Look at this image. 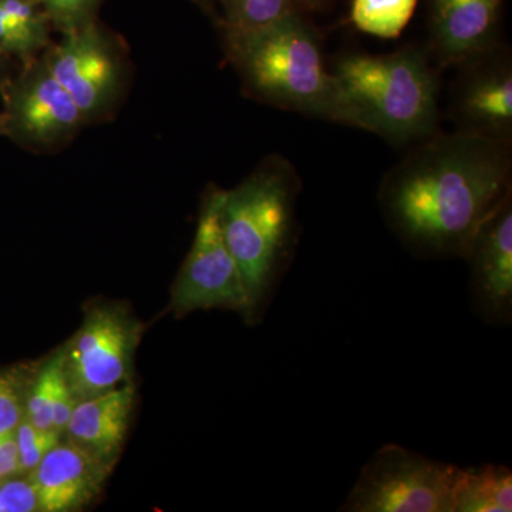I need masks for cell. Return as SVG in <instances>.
I'll return each instance as SVG.
<instances>
[{"instance_id":"obj_13","label":"cell","mask_w":512,"mask_h":512,"mask_svg":"<svg viewBox=\"0 0 512 512\" xmlns=\"http://www.w3.org/2000/svg\"><path fill=\"white\" fill-rule=\"evenodd\" d=\"M107 466L73 441L57 444L30 471L40 511L69 512L89 504L99 494Z\"/></svg>"},{"instance_id":"obj_11","label":"cell","mask_w":512,"mask_h":512,"mask_svg":"<svg viewBox=\"0 0 512 512\" xmlns=\"http://www.w3.org/2000/svg\"><path fill=\"white\" fill-rule=\"evenodd\" d=\"M464 259L470 264L471 306L485 325L512 322V195L483 222Z\"/></svg>"},{"instance_id":"obj_21","label":"cell","mask_w":512,"mask_h":512,"mask_svg":"<svg viewBox=\"0 0 512 512\" xmlns=\"http://www.w3.org/2000/svg\"><path fill=\"white\" fill-rule=\"evenodd\" d=\"M22 419V379L16 373L0 375V434L15 431Z\"/></svg>"},{"instance_id":"obj_2","label":"cell","mask_w":512,"mask_h":512,"mask_svg":"<svg viewBox=\"0 0 512 512\" xmlns=\"http://www.w3.org/2000/svg\"><path fill=\"white\" fill-rule=\"evenodd\" d=\"M224 32L228 59L255 99L343 124L339 87L323 55L322 36L303 10L261 28Z\"/></svg>"},{"instance_id":"obj_5","label":"cell","mask_w":512,"mask_h":512,"mask_svg":"<svg viewBox=\"0 0 512 512\" xmlns=\"http://www.w3.org/2000/svg\"><path fill=\"white\" fill-rule=\"evenodd\" d=\"M460 467L384 444L370 457L342 512H453Z\"/></svg>"},{"instance_id":"obj_23","label":"cell","mask_w":512,"mask_h":512,"mask_svg":"<svg viewBox=\"0 0 512 512\" xmlns=\"http://www.w3.org/2000/svg\"><path fill=\"white\" fill-rule=\"evenodd\" d=\"M20 473L15 431L0 434V483Z\"/></svg>"},{"instance_id":"obj_14","label":"cell","mask_w":512,"mask_h":512,"mask_svg":"<svg viewBox=\"0 0 512 512\" xmlns=\"http://www.w3.org/2000/svg\"><path fill=\"white\" fill-rule=\"evenodd\" d=\"M130 382L109 392L80 400L74 406L66 430L70 441L109 464L119 453L134 406Z\"/></svg>"},{"instance_id":"obj_15","label":"cell","mask_w":512,"mask_h":512,"mask_svg":"<svg viewBox=\"0 0 512 512\" xmlns=\"http://www.w3.org/2000/svg\"><path fill=\"white\" fill-rule=\"evenodd\" d=\"M66 346L40 370L26 402V419L39 429L66 430L77 400L66 376Z\"/></svg>"},{"instance_id":"obj_24","label":"cell","mask_w":512,"mask_h":512,"mask_svg":"<svg viewBox=\"0 0 512 512\" xmlns=\"http://www.w3.org/2000/svg\"><path fill=\"white\" fill-rule=\"evenodd\" d=\"M8 63L9 60L0 57V90H2V87L5 86L6 83H8L10 77H12L8 73Z\"/></svg>"},{"instance_id":"obj_9","label":"cell","mask_w":512,"mask_h":512,"mask_svg":"<svg viewBox=\"0 0 512 512\" xmlns=\"http://www.w3.org/2000/svg\"><path fill=\"white\" fill-rule=\"evenodd\" d=\"M47 69L73 97L84 120L106 116L120 96L123 62L113 40L96 20L63 33L42 55Z\"/></svg>"},{"instance_id":"obj_3","label":"cell","mask_w":512,"mask_h":512,"mask_svg":"<svg viewBox=\"0 0 512 512\" xmlns=\"http://www.w3.org/2000/svg\"><path fill=\"white\" fill-rule=\"evenodd\" d=\"M330 72L339 87L343 126L370 131L394 146L437 133L440 74L426 50L406 46L389 55L345 53Z\"/></svg>"},{"instance_id":"obj_16","label":"cell","mask_w":512,"mask_h":512,"mask_svg":"<svg viewBox=\"0 0 512 512\" xmlns=\"http://www.w3.org/2000/svg\"><path fill=\"white\" fill-rule=\"evenodd\" d=\"M512 471L498 464L460 468L453 512H511Z\"/></svg>"},{"instance_id":"obj_4","label":"cell","mask_w":512,"mask_h":512,"mask_svg":"<svg viewBox=\"0 0 512 512\" xmlns=\"http://www.w3.org/2000/svg\"><path fill=\"white\" fill-rule=\"evenodd\" d=\"M301 188L293 165L272 156L244 183L225 191L222 231L247 286L251 322L261 315L291 265Z\"/></svg>"},{"instance_id":"obj_12","label":"cell","mask_w":512,"mask_h":512,"mask_svg":"<svg viewBox=\"0 0 512 512\" xmlns=\"http://www.w3.org/2000/svg\"><path fill=\"white\" fill-rule=\"evenodd\" d=\"M503 0H430V55L460 66L497 45Z\"/></svg>"},{"instance_id":"obj_10","label":"cell","mask_w":512,"mask_h":512,"mask_svg":"<svg viewBox=\"0 0 512 512\" xmlns=\"http://www.w3.org/2000/svg\"><path fill=\"white\" fill-rule=\"evenodd\" d=\"M458 67L451 99L457 130L511 144L512 63L507 50L495 45Z\"/></svg>"},{"instance_id":"obj_26","label":"cell","mask_w":512,"mask_h":512,"mask_svg":"<svg viewBox=\"0 0 512 512\" xmlns=\"http://www.w3.org/2000/svg\"><path fill=\"white\" fill-rule=\"evenodd\" d=\"M0 137H6V123L2 111H0Z\"/></svg>"},{"instance_id":"obj_27","label":"cell","mask_w":512,"mask_h":512,"mask_svg":"<svg viewBox=\"0 0 512 512\" xmlns=\"http://www.w3.org/2000/svg\"><path fill=\"white\" fill-rule=\"evenodd\" d=\"M195 2H197L198 5H201L202 8L212 9V6H214L215 0H195Z\"/></svg>"},{"instance_id":"obj_25","label":"cell","mask_w":512,"mask_h":512,"mask_svg":"<svg viewBox=\"0 0 512 512\" xmlns=\"http://www.w3.org/2000/svg\"><path fill=\"white\" fill-rule=\"evenodd\" d=\"M303 2H305V9L313 10L322 8L329 0H303Z\"/></svg>"},{"instance_id":"obj_19","label":"cell","mask_w":512,"mask_h":512,"mask_svg":"<svg viewBox=\"0 0 512 512\" xmlns=\"http://www.w3.org/2000/svg\"><path fill=\"white\" fill-rule=\"evenodd\" d=\"M16 446H18L20 473L35 470L43 457L60 443V433L56 430L39 429L33 426L26 417L20 420L15 430Z\"/></svg>"},{"instance_id":"obj_1","label":"cell","mask_w":512,"mask_h":512,"mask_svg":"<svg viewBox=\"0 0 512 512\" xmlns=\"http://www.w3.org/2000/svg\"><path fill=\"white\" fill-rule=\"evenodd\" d=\"M511 195V144L456 128L416 143L384 175L379 205L417 258L464 259L478 228Z\"/></svg>"},{"instance_id":"obj_6","label":"cell","mask_w":512,"mask_h":512,"mask_svg":"<svg viewBox=\"0 0 512 512\" xmlns=\"http://www.w3.org/2000/svg\"><path fill=\"white\" fill-rule=\"evenodd\" d=\"M225 190L208 188L202 201L194 242L173 288L171 305L177 313L228 309L251 320V301L241 269L222 231Z\"/></svg>"},{"instance_id":"obj_17","label":"cell","mask_w":512,"mask_h":512,"mask_svg":"<svg viewBox=\"0 0 512 512\" xmlns=\"http://www.w3.org/2000/svg\"><path fill=\"white\" fill-rule=\"evenodd\" d=\"M419 0H352L350 22L360 32L396 39L412 20Z\"/></svg>"},{"instance_id":"obj_20","label":"cell","mask_w":512,"mask_h":512,"mask_svg":"<svg viewBox=\"0 0 512 512\" xmlns=\"http://www.w3.org/2000/svg\"><path fill=\"white\" fill-rule=\"evenodd\" d=\"M45 10L52 28L60 33L72 32L93 22L101 0H37Z\"/></svg>"},{"instance_id":"obj_18","label":"cell","mask_w":512,"mask_h":512,"mask_svg":"<svg viewBox=\"0 0 512 512\" xmlns=\"http://www.w3.org/2000/svg\"><path fill=\"white\" fill-rule=\"evenodd\" d=\"M224 30H249L274 23L296 10H306L303 0H220Z\"/></svg>"},{"instance_id":"obj_8","label":"cell","mask_w":512,"mask_h":512,"mask_svg":"<svg viewBox=\"0 0 512 512\" xmlns=\"http://www.w3.org/2000/svg\"><path fill=\"white\" fill-rule=\"evenodd\" d=\"M140 326L116 305L96 306L66 346V376L77 402L130 382Z\"/></svg>"},{"instance_id":"obj_7","label":"cell","mask_w":512,"mask_h":512,"mask_svg":"<svg viewBox=\"0 0 512 512\" xmlns=\"http://www.w3.org/2000/svg\"><path fill=\"white\" fill-rule=\"evenodd\" d=\"M6 137L26 150H57L86 123L73 97L47 69L42 56L23 66L0 90Z\"/></svg>"},{"instance_id":"obj_22","label":"cell","mask_w":512,"mask_h":512,"mask_svg":"<svg viewBox=\"0 0 512 512\" xmlns=\"http://www.w3.org/2000/svg\"><path fill=\"white\" fill-rule=\"evenodd\" d=\"M40 511L32 480H9L0 485V512Z\"/></svg>"}]
</instances>
